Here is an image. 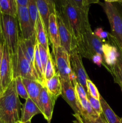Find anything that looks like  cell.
<instances>
[{"label":"cell","mask_w":122,"mask_h":123,"mask_svg":"<svg viewBox=\"0 0 122 123\" xmlns=\"http://www.w3.org/2000/svg\"><path fill=\"white\" fill-rule=\"evenodd\" d=\"M2 36L10 55L13 69V76L16 73L18 49L20 40V30L17 17L2 14Z\"/></svg>","instance_id":"obj_3"},{"label":"cell","mask_w":122,"mask_h":123,"mask_svg":"<svg viewBox=\"0 0 122 123\" xmlns=\"http://www.w3.org/2000/svg\"><path fill=\"white\" fill-rule=\"evenodd\" d=\"M3 46L4 44H0V68H1V63H2V56H3Z\"/></svg>","instance_id":"obj_41"},{"label":"cell","mask_w":122,"mask_h":123,"mask_svg":"<svg viewBox=\"0 0 122 123\" xmlns=\"http://www.w3.org/2000/svg\"><path fill=\"white\" fill-rule=\"evenodd\" d=\"M35 2L39 13V16L48 34L49 16L51 14L49 6L45 0H35Z\"/></svg>","instance_id":"obj_21"},{"label":"cell","mask_w":122,"mask_h":123,"mask_svg":"<svg viewBox=\"0 0 122 123\" xmlns=\"http://www.w3.org/2000/svg\"><path fill=\"white\" fill-rule=\"evenodd\" d=\"M87 1H88L89 4L90 5L91 4L93 3H98L99 1V0H87Z\"/></svg>","instance_id":"obj_42"},{"label":"cell","mask_w":122,"mask_h":123,"mask_svg":"<svg viewBox=\"0 0 122 123\" xmlns=\"http://www.w3.org/2000/svg\"><path fill=\"white\" fill-rule=\"evenodd\" d=\"M23 83L26 87L29 97L37 105L41 110L39 103V95L43 85L37 80H31L22 78Z\"/></svg>","instance_id":"obj_14"},{"label":"cell","mask_w":122,"mask_h":123,"mask_svg":"<svg viewBox=\"0 0 122 123\" xmlns=\"http://www.w3.org/2000/svg\"><path fill=\"white\" fill-rule=\"evenodd\" d=\"M121 119H122V118H121Z\"/></svg>","instance_id":"obj_50"},{"label":"cell","mask_w":122,"mask_h":123,"mask_svg":"<svg viewBox=\"0 0 122 123\" xmlns=\"http://www.w3.org/2000/svg\"><path fill=\"white\" fill-rule=\"evenodd\" d=\"M73 115L77 120L76 121H74L75 123H108L103 114L100 115L96 118L83 117L79 114H75Z\"/></svg>","instance_id":"obj_28"},{"label":"cell","mask_w":122,"mask_h":123,"mask_svg":"<svg viewBox=\"0 0 122 123\" xmlns=\"http://www.w3.org/2000/svg\"><path fill=\"white\" fill-rule=\"evenodd\" d=\"M3 90H2V85H1V79H0V95L3 92Z\"/></svg>","instance_id":"obj_44"},{"label":"cell","mask_w":122,"mask_h":123,"mask_svg":"<svg viewBox=\"0 0 122 123\" xmlns=\"http://www.w3.org/2000/svg\"><path fill=\"white\" fill-rule=\"evenodd\" d=\"M21 110L22 116L20 121L22 123H26L29 121H31V119L35 115L42 114L39 108L29 97L26 100Z\"/></svg>","instance_id":"obj_18"},{"label":"cell","mask_w":122,"mask_h":123,"mask_svg":"<svg viewBox=\"0 0 122 123\" xmlns=\"http://www.w3.org/2000/svg\"><path fill=\"white\" fill-rule=\"evenodd\" d=\"M0 123H2V121H1V120H0Z\"/></svg>","instance_id":"obj_48"},{"label":"cell","mask_w":122,"mask_h":123,"mask_svg":"<svg viewBox=\"0 0 122 123\" xmlns=\"http://www.w3.org/2000/svg\"><path fill=\"white\" fill-rule=\"evenodd\" d=\"M79 9L86 13H89L90 4L87 0H67Z\"/></svg>","instance_id":"obj_34"},{"label":"cell","mask_w":122,"mask_h":123,"mask_svg":"<svg viewBox=\"0 0 122 123\" xmlns=\"http://www.w3.org/2000/svg\"><path fill=\"white\" fill-rule=\"evenodd\" d=\"M73 85L74 86V89H75L78 100L80 99H86V98H87V92L85 90V89L83 87L82 85H81L78 82L77 80H75L73 82Z\"/></svg>","instance_id":"obj_32"},{"label":"cell","mask_w":122,"mask_h":123,"mask_svg":"<svg viewBox=\"0 0 122 123\" xmlns=\"http://www.w3.org/2000/svg\"><path fill=\"white\" fill-rule=\"evenodd\" d=\"M103 42L94 34L92 31L90 24L85 25L83 31L75 44V50L81 57L92 60L96 54H100L103 56ZM74 50V49H73Z\"/></svg>","instance_id":"obj_4"},{"label":"cell","mask_w":122,"mask_h":123,"mask_svg":"<svg viewBox=\"0 0 122 123\" xmlns=\"http://www.w3.org/2000/svg\"><path fill=\"white\" fill-rule=\"evenodd\" d=\"M103 56L100 54H96L92 58L91 61H93L98 67H100L103 64Z\"/></svg>","instance_id":"obj_37"},{"label":"cell","mask_w":122,"mask_h":123,"mask_svg":"<svg viewBox=\"0 0 122 123\" xmlns=\"http://www.w3.org/2000/svg\"><path fill=\"white\" fill-rule=\"evenodd\" d=\"M93 32H94V34L99 39L101 40L103 42H105V39L110 36V34L106 31H104L102 28H98L94 30Z\"/></svg>","instance_id":"obj_36"},{"label":"cell","mask_w":122,"mask_h":123,"mask_svg":"<svg viewBox=\"0 0 122 123\" xmlns=\"http://www.w3.org/2000/svg\"><path fill=\"white\" fill-rule=\"evenodd\" d=\"M71 67L75 76L78 82L82 85L86 92L87 88V80L89 79L82 62V57L80 54L75 49L72 50L69 54Z\"/></svg>","instance_id":"obj_7"},{"label":"cell","mask_w":122,"mask_h":123,"mask_svg":"<svg viewBox=\"0 0 122 123\" xmlns=\"http://www.w3.org/2000/svg\"><path fill=\"white\" fill-rule=\"evenodd\" d=\"M105 2H110V3H112L114 2H120L121 0H104Z\"/></svg>","instance_id":"obj_43"},{"label":"cell","mask_w":122,"mask_h":123,"mask_svg":"<svg viewBox=\"0 0 122 123\" xmlns=\"http://www.w3.org/2000/svg\"><path fill=\"white\" fill-rule=\"evenodd\" d=\"M48 37L52 44L53 49L57 48L61 45L57 17L55 13H51L49 16V28H48Z\"/></svg>","instance_id":"obj_16"},{"label":"cell","mask_w":122,"mask_h":123,"mask_svg":"<svg viewBox=\"0 0 122 123\" xmlns=\"http://www.w3.org/2000/svg\"><path fill=\"white\" fill-rule=\"evenodd\" d=\"M35 34L37 42L39 44L43 46L45 49H49V40H48V34L45 30L44 25L42 23L40 17H38L36 22L35 27Z\"/></svg>","instance_id":"obj_20"},{"label":"cell","mask_w":122,"mask_h":123,"mask_svg":"<svg viewBox=\"0 0 122 123\" xmlns=\"http://www.w3.org/2000/svg\"><path fill=\"white\" fill-rule=\"evenodd\" d=\"M17 76L38 81V76L33 64L26 58L20 46L18 49L17 65L14 78Z\"/></svg>","instance_id":"obj_8"},{"label":"cell","mask_w":122,"mask_h":123,"mask_svg":"<svg viewBox=\"0 0 122 123\" xmlns=\"http://www.w3.org/2000/svg\"><path fill=\"white\" fill-rule=\"evenodd\" d=\"M120 3H122V0H121V1H120Z\"/></svg>","instance_id":"obj_47"},{"label":"cell","mask_w":122,"mask_h":123,"mask_svg":"<svg viewBox=\"0 0 122 123\" xmlns=\"http://www.w3.org/2000/svg\"><path fill=\"white\" fill-rule=\"evenodd\" d=\"M103 60L105 63V67L108 71L116 63L120 55L119 49L109 43H103Z\"/></svg>","instance_id":"obj_15"},{"label":"cell","mask_w":122,"mask_h":123,"mask_svg":"<svg viewBox=\"0 0 122 123\" xmlns=\"http://www.w3.org/2000/svg\"><path fill=\"white\" fill-rule=\"evenodd\" d=\"M62 94L61 96L71 108L74 114H81V106L77 97L74 86L70 81L61 79Z\"/></svg>","instance_id":"obj_11"},{"label":"cell","mask_w":122,"mask_h":123,"mask_svg":"<svg viewBox=\"0 0 122 123\" xmlns=\"http://www.w3.org/2000/svg\"><path fill=\"white\" fill-rule=\"evenodd\" d=\"M16 123H22L21 121H20V120H19V121H18L17 122H16Z\"/></svg>","instance_id":"obj_46"},{"label":"cell","mask_w":122,"mask_h":123,"mask_svg":"<svg viewBox=\"0 0 122 123\" xmlns=\"http://www.w3.org/2000/svg\"><path fill=\"white\" fill-rule=\"evenodd\" d=\"M17 18L23 39H28L35 34V30L31 23L27 7L17 6Z\"/></svg>","instance_id":"obj_10"},{"label":"cell","mask_w":122,"mask_h":123,"mask_svg":"<svg viewBox=\"0 0 122 123\" xmlns=\"http://www.w3.org/2000/svg\"><path fill=\"white\" fill-rule=\"evenodd\" d=\"M20 110L21 103L17 93L14 78L0 95V120L3 123H16L20 120Z\"/></svg>","instance_id":"obj_2"},{"label":"cell","mask_w":122,"mask_h":123,"mask_svg":"<svg viewBox=\"0 0 122 123\" xmlns=\"http://www.w3.org/2000/svg\"><path fill=\"white\" fill-rule=\"evenodd\" d=\"M87 93L90 95L92 97L95 98L96 99H100V94L98 91V88H96V85L92 82V80L89 79L87 80Z\"/></svg>","instance_id":"obj_33"},{"label":"cell","mask_w":122,"mask_h":123,"mask_svg":"<svg viewBox=\"0 0 122 123\" xmlns=\"http://www.w3.org/2000/svg\"><path fill=\"white\" fill-rule=\"evenodd\" d=\"M56 99L57 98L51 95L45 86L42 88L39 95L41 111L42 115H43L49 123H50L52 118L53 112Z\"/></svg>","instance_id":"obj_12"},{"label":"cell","mask_w":122,"mask_h":123,"mask_svg":"<svg viewBox=\"0 0 122 123\" xmlns=\"http://www.w3.org/2000/svg\"><path fill=\"white\" fill-rule=\"evenodd\" d=\"M87 100L89 102L90 104L91 105L92 108H93V109L98 113V115H102V109L100 100L93 98L89 94H87Z\"/></svg>","instance_id":"obj_35"},{"label":"cell","mask_w":122,"mask_h":123,"mask_svg":"<svg viewBox=\"0 0 122 123\" xmlns=\"http://www.w3.org/2000/svg\"><path fill=\"white\" fill-rule=\"evenodd\" d=\"M16 1L17 6L27 7L28 0H16Z\"/></svg>","instance_id":"obj_40"},{"label":"cell","mask_w":122,"mask_h":123,"mask_svg":"<svg viewBox=\"0 0 122 123\" xmlns=\"http://www.w3.org/2000/svg\"><path fill=\"white\" fill-rule=\"evenodd\" d=\"M99 100L102 109V114L105 117L106 122L108 123H122V119L115 114L107 102L101 96Z\"/></svg>","instance_id":"obj_22"},{"label":"cell","mask_w":122,"mask_h":123,"mask_svg":"<svg viewBox=\"0 0 122 123\" xmlns=\"http://www.w3.org/2000/svg\"><path fill=\"white\" fill-rule=\"evenodd\" d=\"M56 74V72L55 71V66H54L52 58L50 52L49 54V58H48V61L47 62L46 66H45V71H44V79L45 81L46 80L53 78L55 74Z\"/></svg>","instance_id":"obj_30"},{"label":"cell","mask_w":122,"mask_h":123,"mask_svg":"<svg viewBox=\"0 0 122 123\" xmlns=\"http://www.w3.org/2000/svg\"><path fill=\"white\" fill-rule=\"evenodd\" d=\"M47 2L48 5L50 8L51 13L56 14V4H55V0H45Z\"/></svg>","instance_id":"obj_38"},{"label":"cell","mask_w":122,"mask_h":123,"mask_svg":"<svg viewBox=\"0 0 122 123\" xmlns=\"http://www.w3.org/2000/svg\"><path fill=\"white\" fill-rule=\"evenodd\" d=\"M0 11L2 14L17 17V5L16 0H0Z\"/></svg>","instance_id":"obj_23"},{"label":"cell","mask_w":122,"mask_h":123,"mask_svg":"<svg viewBox=\"0 0 122 123\" xmlns=\"http://www.w3.org/2000/svg\"><path fill=\"white\" fill-rule=\"evenodd\" d=\"M14 79L16 83V89L18 96L21 97L22 98L26 100L29 96L26 91V87L23 83L22 78L20 76H17L14 78Z\"/></svg>","instance_id":"obj_29"},{"label":"cell","mask_w":122,"mask_h":123,"mask_svg":"<svg viewBox=\"0 0 122 123\" xmlns=\"http://www.w3.org/2000/svg\"><path fill=\"white\" fill-rule=\"evenodd\" d=\"M38 50H39V55L40 57L41 62L42 66H43V71H45V66H46L47 62L48 61V58H49V54L50 52V50L49 49H46L44 48L42 45L38 43Z\"/></svg>","instance_id":"obj_31"},{"label":"cell","mask_w":122,"mask_h":123,"mask_svg":"<svg viewBox=\"0 0 122 123\" xmlns=\"http://www.w3.org/2000/svg\"><path fill=\"white\" fill-rule=\"evenodd\" d=\"M13 79L14 76L11 60L8 48L4 43L3 56L0 68V79L3 91L7 89Z\"/></svg>","instance_id":"obj_9"},{"label":"cell","mask_w":122,"mask_h":123,"mask_svg":"<svg viewBox=\"0 0 122 123\" xmlns=\"http://www.w3.org/2000/svg\"><path fill=\"white\" fill-rule=\"evenodd\" d=\"M44 86L51 95L56 98L61 96L62 94L61 79L57 72L53 78L45 80Z\"/></svg>","instance_id":"obj_19"},{"label":"cell","mask_w":122,"mask_h":123,"mask_svg":"<svg viewBox=\"0 0 122 123\" xmlns=\"http://www.w3.org/2000/svg\"><path fill=\"white\" fill-rule=\"evenodd\" d=\"M55 58V63L57 68V73L61 79L74 82L77 80L71 67L69 54L61 46L53 49Z\"/></svg>","instance_id":"obj_6"},{"label":"cell","mask_w":122,"mask_h":123,"mask_svg":"<svg viewBox=\"0 0 122 123\" xmlns=\"http://www.w3.org/2000/svg\"><path fill=\"white\" fill-rule=\"evenodd\" d=\"M4 38L2 36V13L0 11V44H4Z\"/></svg>","instance_id":"obj_39"},{"label":"cell","mask_w":122,"mask_h":123,"mask_svg":"<svg viewBox=\"0 0 122 123\" xmlns=\"http://www.w3.org/2000/svg\"><path fill=\"white\" fill-rule=\"evenodd\" d=\"M33 66L36 71L37 76L38 78V82H40L43 86L45 85V79H44V74L43 71V66H42L41 62L40 57L39 55V50H38V42L35 46V55H34V61H33Z\"/></svg>","instance_id":"obj_26"},{"label":"cell","mask_w":122,"mask_h":123,"mask_svg":"<svg viewBox=\"0 0 122 123\" xmlns=\"http://www.w3.org/2000/svg\"><path fill=\"white\" fill-rule=\"evenodd\" d=\"M118 49H119V48H118ZM120 49V50H121V51L122 52V49Z\"/></svg>","instance_id":"obj_49"},{"label":"cell","mask_w":122,"mask_h":123,"mask_svg":"<svg viewBox=\"0 0 122 123\" xmlns=\"http://www.w3.org/2000/svg\"><path fill=\"white\" fill-rule=\"evenodd\" d=\"M37 43L35 34L32 37L28 39H23L20 36L19 46L21 48L23 53L28 60L33 64L35 55V49Z\"/></svg>","instance_id":"obj_17"},{"label":"cell","mask_w":122,"mask_h":123,"mask_svg":"<svg viewBox=\"0 0 122 123\" xmlns=\"http://www.w3.org/2000/svg\"><path fill=\"white\" fill-rule=\"evenodd\" d=\"M78 102L81 106V114L79 115H81L83 117L92 118H96L100 116L93 109L87 98L80 99L78 100Z\"/></svg>","instance_id":"obj_25"},{"label":"cell","mask_w":122,"mask_h":123,"mask_svg":"<svg viewBox=\"0 0 122 123\" xmlns=\"http://www.w3.org/2000/svg\"><path fill=\"white\" fill-rule=\"evenodd\" d=\"M56 15L57 17L61 45L69 54L72 49V36L61 16L57 14H56Z\"/></svg>","instance_id":"obj_13"},{"label":"cell","mask_w":122,"mask_h":123,"mask_svg":"<svg viewBox=\"0 0 122 123\" xmlns=\"http://www.w3.org/2000/svg\"><path fill=\"white\" fill-rule=\"evenodd\" d=\"M31 123V121H28V122H26V123Z\"/></svg>","instance_id":"obj_45"},{"label":"cell","mask_w":122,"mask_h":123,"mask_svg":"<svg viewBox=\"0 0 122 123\" xmlns=\"http://www.w3.org/2000/svg\"><path fill=\"white\" fill-rule=\"evenodd\" d=\"M56 14L61 16L73 38L72 49L83 31L85 25L90 24L89 13H86L67 0H59L56 6Z\"/></svg>","instance_id":"obj_1"},{"label":"cell","mask_w":122,"mask_h":123,"mask_svg":"<svg viewBox=\"0 0 122 123\" xmlns=\"http://www.w3.org/2000/svg\"><path fill=\"white\" fill-rule=\"evenodd\" d=\"M120 50V55L116 63L110 69L109 72L111 73L115 82L118 84L122 91V52Z\"/></svg>","instance_id":"obj_24"},{"label":"cell","mask_w":122,"mask_h":123,"mask_svg":"<svg viewBox=\"0 0 122 123\" xmlns=\"http://www.w3.org/2000/svg\"><path fill=\"white\" fill-rule=\"evenodd\" d=\"M27 8L28 10L31 23L35 30L36 22H37V19L39 17V13H38V8L36 4L35 0H28Z\"/></svg>","instance_id":"obj_27"},{"label":"cell","mask_w":122,"mask_h":123,"mask_svg":"<svg viewBox=\"0 0 122 123\" xmlns=\"http://www.w3.org/2000/svg\"><path fill=\"white\" fill-rule=\"evenodd\" d=\"M102 7L111 26L110 36L117 46L122 49V13L112 3L105 2Z\"/></svg>","instance_id":"obj_5"}]
</instances>
